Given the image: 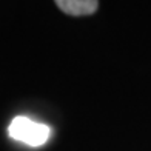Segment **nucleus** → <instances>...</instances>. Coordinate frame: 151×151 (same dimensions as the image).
<instances>
[{"mask_svg": "<svg viewBox=\"0 0 151 151\" xmlns=\"http://www.w3.org/2000/svg\"><path fill=\"white\" fill-rule=\"evenodd\" d=\"M8 136L29 147H40L50 139L51 128L45 123L31 120L26 116H16L8 127Z\"/></svg>", "mask_w": 151, "mask_h": 151, "instance_id": "nucleus-1", "label": "nucleus"}, {"mask_svg": "<svg viewBox=\"0 0 151 151\" xmlns=\"http://www.w3.org/2000/svg\"><path fill=\"white\" fill-rule=\"evenodd\" d=\"M56 5L70 16H90L99 8V2L96 0H57Z\"/></svg>", "mask_w": 151, "mask_h": 151, "instance_id": "nucleus-2", "label": "nucleus"}]
</instances>
